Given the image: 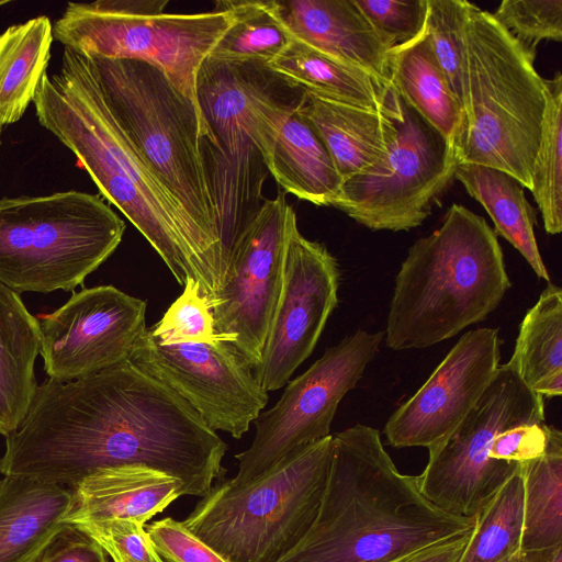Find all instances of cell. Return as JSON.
Listing matches in <instances>:
<instances>
[{"label":"cell","mask_w":562,"mask_h":562,"mask_svg":"<svg viewBox=\"0 0 562 562\" xmlns=\"http://www.w3.org/2000/svg\"><path fill=\"white\" fill-rule=\"evenodd\" d=\"M226 449L181 396L126 360L37 386L5 437L0 473L70 488L102 469L143 465L176 477L181 495L204 496Z\"/></svg>","instance_id":"obj_1"},{"label":"cell","mask_w":562,"mask_h":562,"mask_svg":"<svg viewBox=\"0 0 562 562\" xmlns=\"http://www.w3.org/2000/svg\"><path fill=\"white\" fill-rule=\"evenodd\" d=\"M38 123L75 154L100 195L149 241L175 279H194L207 300L224 267L199 227L137 151L111 113L89 57L64 47L33 99Z\"/></svg>","instance_id":"obj_2"},{"label":"cell","mask_w":562,"mask_h":562,"mask_svg":"<svg viewBox=\"0 0 562 562\" xmlns=\"http://www.w3.org/2000/svg\"><path fill=\"white\" fill-rule=\"evenodd\" d=\"M476 518L445 512L398 471L378 429L356 424L333 435V458L314 524L278 562H398L471 532Z\"/></svg>","instance_id":"obj_3"},{"label":"cell","mask_w":562,"mask_h":562,"mask_svg":"<svg viewBox=\"0 0 562 562\" xmlns=\"http://www.w3.org/2000/svg\"><path fill=\"white\" fill-rule=\"evenodd\" d=\"M196 97L206 125L201 154L227 260L234 240L265 202L261 191L278 135L307 92L266 61L207 56Z\"/></svg>","instance_id":"obj_4"},{"label":"cell","mask_w":562,"mask_h":562,"mask_svg":"<svg viewBox=\"0 0 562 562\" xmlns=\"http://www.w3.org/2000/svg\"><path fill=\"white\" fill-rule=\"evenodd\" d=\"M512 282L486 220L452 204L441 225L407 250L395 277L384 331L395 351L424 349L484 321Z\"/></svg>","instance_id":"obj_5"},{"label":"cell","mask_w":562,"mask_h":562,"mask_svg":"<svg viewBox=\"0 0 562 562\" xmlns=\"http://www.w3.org/2000/svg\"><path fill=\"white\" fill-rule=\"evenodd\" d=\"M465 94L464 121L454 139L459 162L499 169L530 190L547 104L544 78L493 14L472 3Z\"/></svg>","instance_id":"obj_6"},{"label":"cell","mask_w":562,"mask_h":562,"mask_svg":"<svg viewBox=\"0 0 562 562\" xmlns=\"http://www.w3.org/2000/svg\"><path fill=\"white\" fill-rule=\"evenodd\" d=\"M333 435L301 446L246 484L212 487L182 524L228 562H278L314 524Z\"/></svg>","instance_id":"obj_7"},{"label":"cell","mask_w":562,"mask_h":562,"mask_svg":"<svg viewBox=\"0 0 562 562\" xmlns=\"http://www.w3.org/2000/svg\"><path fill=\"white\" fill-rule=\"evenodd\" d=\"M89 58L114 119L199 227L225 273L217 212L201 154L206 125L200 109L151 64Z\"/></svg>","instance_id":"obj_8"},{"label":"cell","mask_w":562,"mask_h":562,"mask_svg":"<svg viewBox=\"0 0 562 562\" xmlns=\"http://www.w3.org/2000/svg\"><path fill=\"white\" fill-rule=\"evenodd\" d=\"M124 231L100 194L0 198V283L18 294L71 291L114 252Z\"/></svg>","instance_id":"obj_9"},{"label":"cell","mask_w":562,"mask_h":562,"mask_svg":"<svg viewBox=\"0 0 562 562\" xmlns=\"http://www.w3.org/2000/svg\"><path fill=\"white\" fill-rule=\"evenodd\" d=\"M168 0L69 2L53 37L89 57L137 59L158 67L198 108L202 63L233 22L222 4L211 12L166 13ZM200 109V108H199Z\"/></svg>","instance_id":"obj_10"},{"label":"cell","mask_w":562,"mask_h":562,"mask_svg":"<svg viewBox=\"0 0 562 562\" xmlns=\"http://www.w3.org/2000/svg\"><path fill=\"white\" fill-rule=\"evenodd\" d=\"M524 422H544L543 396L506 362L457 428L428 449V462L418 475L424 496L450 514L477 516L520 472L491 459L493 439L502 429Z\"/></svg>","instance_id":"obj_11"},{"label":"cell","mask_w":562,"mask_h":562,"mask_svg":"<svg viewBox=\"0 0 562 562\" xmlns=\"http://www.w3.org/2000/svg\"><path fill=\"white\" fill-rule=\"evenodd\" d=\"M400 110L397 134L386 155L345 179L330 204L371 231L402 232L422 225L460 164L454 139L401 97Z\"/></svg>","instance_id":"obj_12"},{"label":"cell","mask_w":562,"mask_h":562,"mask_svg":"<svg viewBox=\"0 0 562 562\" xmlns=\"http://www.w3.org/2000/svg\"><path fill=\"white\" fill-rule=\"evenodd\" d=\"M383 338L384 331L358 329L289 382L279 401L254 420L255 438L235 456L238 472L229 481L246 484L294 449L328 437L340 401L356 387Z\"/></svg>","instance_id":"obj_13"},{"label":"cell","mask_w":562,"mask_h":562,"mask_svg":"<svg viewBox=\"0 0 562 562\" xmlns=\"http://www.w3.org/2000/svg\"><path fill=\"white\" fill-rule=\"evenodd\" d=\"M296 214L280 192L265 200L229 248L226 270L207 301L214 329L255 370L279 301L289 236Z\"/></svg>","instance_id":"obj_14"},{"label":"cell","mask_w":562,"mask_h":562,"mask_svg":"<svg viewBox=\"0 0 562 562\" xmlns=\"http://www.w3.org/2000/svg\"><path fill=\"white\" fill-rule=\"evenodd\" d=\"M128 360L192 406L212 430L238 439L268 402L252 369L228 341H158L148 327Z\"/></svg>","instance_id":"obj_15"},{"label":"cell","mask_w":562,"mask_h":562,"mask_svg":"<svg viewBox=\"0 0 562 562\" xmlns=\"http://www.w3.org/2000/svg\"><path fill=\"white\" fill-rule=\"evenodd\" d=\"M340 270L327 248L308 240L297 224L289 236L279 301L254 370L260 386L276 391L314 350L338 303Z\"/></svg>","instance_id":"obj_16"},{"label":"cell","mask_w":562,"mask_h":562,"mask_svg":"<svg viewBox=\"0 0 562 562\" xmlns=\"http://www.w3.org/2000/svg\"><path fill=\"white\" fill-rule=\"evenodd\" d=\"M146 301L112 285L83 289L41 324L49 379L78 380L128 360L146 326Z\"/></svg>","instance_id":"obj_17"},{"label":"cell","mask_w":562,"mask_h":562,"mask_svg":"<svg viewBox=\"0 0 562 562\" xmlns=\"http://www.w3.org/2000/svg\"><path fill=\"white\" fill-rule=\"evenodd\" d=\"M497 328L463 334L425 383L398 406L383 432L394 448L430 449L449 436L477 403L501 360Z\"/></svg>","instance_id":"obj_18"},{"label":"cell","mask_w":562,"mask_h":562,"mask_svg":"<svg viewBox=\"0 0 562 562\" xmlns=\"http://www.w3.org/2000/svg\"><path fill=\"white\" fill-rule=\"evenodd\" d=\"M273 3L293 40L391 83L390 49L355 0H273Z\"/></svg>","instance_id":"obj_19"},{"label":"cell","mask_w":562,"mask_h":562,"mask_svg":"<svg viewBox=\"0 0 562 562\" xmlns=\"http://www.w3.org/2000/svg\"><path fill=\"white\" fill-rule=\"evenodd\" d=\"M299 113L324 143L344 181L389 151L401 119L400 95L392 108L369 109L307 93Z\"/></svg>","instance_id":"obj_20"},{"label":"cell","mask_w":562,"mask_h":562,"mask_svg":"<svg viewBox=\"0 0 562 562\" xmlns=\"http://www.w3.org/2000/svg\"><path fill=\"white\" fill-rule=\"evenodd\" d=\"M69 490L72 504L66 525L117 518L145 525L181 496L176 477L143 465L102 469Z\"/></svg>","instance_id":"obj_21"},{"label":"cell","mask_w":562,"mask_h":562,"mask_svg":"<svg viewBox=\"0 0 562 562\" xmlns=\"http://www.w3.org/2000/svg\"><path fill=\"white\" fill-rule=\"evenodd\" d=\"M68 487L23 476L0 481V562H37L69 525Z\"/></svg>","instance_id":"obj_22"},{"label":"cell","mask_w":562,"mask_h":562,"mask_svg":"<svg viewBox=\"0 0 562 562\" xmlns=\"http://www.w3.org/2000/svg\"><path fill=\"white\" fill-rule=\"evenodd\" d=\"M41 342L40 322L16 292L0 283V435L4 437L19 429L33 402Z\"/></svg>","instance_id":"obj_23"},{"label":"cell","mask_w":562,"mask_h":562,"mask_svg":"<svg viewBox=\"0 0 562 562\" xmlns=\"http://www.w3.org/2000/svg\"><path fill=\"white\" fill-rule=\"evenodd\" d=\"M268 65L307 93L323 99L369 109H387L397 102L392 83L295 40Z\"/></svg>","instance_id":"obj_24"},{"label":"cell","mask_w":562,"mask_h":562,"mask_svg":"<svg viewBox=\"0 0 562 562\" xmlns=\"http://www.w3.org/2000/svg\"><path fill=\"white\" fill-rule=\"evenodd\" d=\"M387 70L400 97L443 136L456 139L464 113L434 55L426 29L390 50Z\"/></svg>","instance_id":"obj_25"},{"label":"cell","mask_w":562,"mask_h":562,"mask_svg":"<svg viewBox=\"0 0 562 562\" xmlns=\"http://www.w3.org/2000/svg\"><path fill=\"white\" fill-rule=\"evenodd\" d=\"M454 179L486 210L494 232L521 254L538 278L550 282L533 231L536 213L522 184L505 171L474 164H459Z\"/></svg>","instance_id":"obj_26"},{"label":"cell","mask_w":562,"mask_h":562,"mask_svg":"<svg viewBox=\"0 0 562 562\" xmlns=\"http://www.w3.org/2000/svg\"><path fill=\"white\" fill-rule=\"evenodd\" d=\"M268 170L288 193L318 206L330 205L342 183L324 143L299 111L283 124Z\"/></svg>","instance_id":"obj_27"},{"label":"cell","mask_w":562,"mask_h":562,"mask_svg":"<svg viewBox=\"0 0 562 562\" xmlns=\"http://www.w3.org/2000/svg\"><path fill=\"white\" fill-rule=\"evenodd\" d=\"M508 363L542 396L562 392V290L548 282L520 324Z\"/></svg>","instance_id":"obj_28"},{"label":"cell","mask_w":562,"mask_h":562,"mask_svg":"<svg viewBox=\"0 0 562 562\" xmlns=\"http://www.w3.org/2000/svg\"><path fill=\"white\" fill-rule=\"evenodd\" d=\"M53 24L40 15L0 34V125L18 122L47 72Z\"/></svg>","instance_id":"obj_29"},{"label":"cell","mask_w":562,"mask_h":562,"mask_svg":"<svg viewBox=\"0 0 562 562\" xmlns=\"http://www.w3.org/2000/svg\"><path fill=\"white\" fill-rule=\"evenodd\" d=\"M541 453L520 469L524 484L519 552L562 544V432L546 424Z\"/></svg>","instance_id":"obj_30"},{"label":"cell","mask_w":562,"mask_h":562,"mask_svg":"<svg viewBox=\"0 0 562 562\" xmlns=\"http://www.w3.org/2000/svg\"><path fill=\"white\" fill-rule=\"evenodd\" d=\"M233 22L209 57L225 61L270 63L293 40L272 1H221Z\"/></svg>","instance_id":"obj_31"},{"label":"cell","mask_w":562,"mask_h":562,"mask_svg":"<svg viewBox=\"0 0 562 562\" xmlns=\"http://www.w3.org/2000/svg\"><path fill=\"white\" fill-rule=\"evenodd\" d=\"M547 104L531 175V193L541 212L544 229L562 231V76L544 79Z\"/></svg>","instance_id":"obj_32"},{"label":"cell","mask_w":562,"mask_h":562,"mask_svg":"<svg viewBox=\"0 0 562 562\" xmlns=\"http://www.w3.org/2000/svg\"><path fill=\"white\" fill-rule=\"evenodd\" d=\"M524 508L520 472L510 477L477 515L460 562H502L519 552Z\"/></svg>","instance_id":"obj_33"},{"label":"cell","mask_w":562,"mask_h":562,"mask_svg":"<svg viewBox=\"0 0 562 562\" xmlns=\"http://www.w3.org/2000/svg\"><path fill=\"white\" fill-rule=\"evenodd\" d=\"M470 7L465 0H427L426 33L463 113L467 105L465 26Z\"/></svg>","instance_id":"obj_34"},{"label":"cell","mask_w":562,"mask_h":562,"mask_svg":"<svg viewBox=\"0 0 562 562\" xmlns=\"http://www.w3.org/2000/svg\"><path fill=\"white\" fill-rule=\"evenodd\" d=\"M492 14L532 59L541 41H562V0H504Z\"/></svg>","instance_id":"obj_35"},{"label":"cell","mask_w":562,"mask_h":562,"mask_svg":"<svg viewBox=\"0 0 562 562\" xmlns=\"http://www.w3.org/2000/svg\"><path fill=\"white\" fill-rule=\"evenodd\" d=\"M148 329L162 344L223 340L234 345L235 341L233 337L215 331L209 302L201 294L194 279L187 281L182 294L171 304L161 319Z\"/></svg>","instance_id":"obj_36"},{"label":"cell","mask_w":562,"mask_h":562,"mask_svg":"<svg viewBox=\"0 0 562 562\" xmlns=\"http://www.w3.org/2000/svg\"><path fill=\"white\" fill-rule=\"evenodd\" d=\"M383 44L391 50L426 29L427 0H355Z\"/></svg>","instance_id":"obj_37"},{"label":"cell","mask_w":562,"mask_h":562,"mask_svg":"<svg viewBox=\"0 0 562 562\" xmlns=\"http://www.w3.org/2000/svg\"><path fill=\"white\" fill-rule=\"evenodd\" d=\"M69 526L93 539L113 562H164L144 525L133 519L85 521Z\"/></svg>","instance_id":"obj_38"},{"label":"cell","mask_w":562,"mask_h":562,"mask_svg":"<svg viewBox=\"0 0 562 562\" xmlns=\"http://www.w3.org/2000/svg\"><path fill=\"white\" fill-rule=\"evenodd\" d=\"M147 533L157 553L170 562H228L182 522L170 517L149 525Z\"/></svg>","instance_id":"obj_39"},{"label":"cell","mask_w":562,"mask_h":562,"mask_svg":"<svg viewBox=\"0 0 562 562\" xmlns=\"http://www.w3.org/2000/svg\"><path fill=\"white\" fill-rule=\"evenodd\" d=\"M37 562H109V560L100 544L72 526H68L48 544Z\"/></svg>","instance_id":"obj_40"},{"label":"cell","mask_w":562,"mask_h":562,"mask_svg":"<svg viewBox=\"0 0 562 562\" xmlns=\"http://www.w3.org/2000/svg\"><path fill=\"white\" fill-rule=\"evenodd\" d=\"M473 530L467 535L430 546L398 562H460L472 538Z\"/></svg>","instance_id":"obj_41"},{"label":"cell","mask_w":562,"mask_h":562,"mask_svg":"<svg viewBox=\"0 0 562 562\" xmlns=\"http://www.w3.org/2000/svg\"><path fill=\"white\" fill-rule=\"evenodd\" d=\"M518 562H562V544L555 547L518 552Z\"/></svg>","instance_id":"obj_42"},{"label":"cell","mask_w":562,"mask_h":562,"mask_svg":"<svg viewBox=\"0 0 562 562\" xmlns=\"http://www.w3.org/2000/svg\"><path fill=\"white\" fill-rule=\"evenodd\" d=\"M519 561V554L518 552L506 558L505 560H503L502 562H518Z\"/></svg>","instance_id":"obj_43"},{"label":"cell","mask_w":562,"mask_h":562,"mask_svg":"<svg viewBox=\"0 0 562 562\" xmlns=\"http://www.w3.org/2000/svg\"><path fill=\"white\" fill-rule=\"evenodd\" d=\"M2 127H3V126H1V125H0V145H1V133H2Z\"/></svg>","instance_id":"obj_44"},{"label":"cell","mask_w":562,"mask_h":562,"mask_svg":"<svg viewBox=\"0 0 562 562\" xmlns=\"http://www.w3.org/2000/svg\"><path fill=\"white\" fill-rule=\"evenodd\" d=\"M8 1H0V7L3 5V4H7Z\"/></svg>","instance_id":"obj_45"}]
</instances>
